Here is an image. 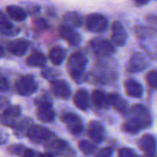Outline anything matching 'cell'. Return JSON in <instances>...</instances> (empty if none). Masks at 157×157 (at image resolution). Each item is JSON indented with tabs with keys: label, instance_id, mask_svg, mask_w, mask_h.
Here are the masks:
<instances>
[{
	"label": "cell",
	"instance_id": "obj_1",
	"mask_svg": "<svg viewBox=\"0 0 157 157\" xmlns=\"http://www.w3.org/2000/svg\"><path fill=\"white\" fill-rule=\"evenodd\" d=\"M87 58L81 52H74L67 61V71L73 80L77 83L82 81V77L87 66Z\"/></svg>",
	"mask_w": 157,
	"mask_h": 157
},
{
	"label": "cell",
	"instance_id": "obj_2",
	"mask_svg": "<svg viewBox=\"0 0 157 157\" xmlns=\"http://www.w3.org/2000/svg\"><path fill=\"white\" fill-rule=\"evenodd\" d=\"M45 149L47 150V153L55 156L74 157L75 155L74 148L66 141L62 139L50 140L45 144Z\"/></svg>",
	"mask_w": 157,
	"mask_h": 157
},
{
	"label": "cell",
	"instance_id": "obj_3",
	"mask_svg": "<svg viewBox=\"0 0 157 157\" xmlns=\"http://www.w3.org/2000/svg\"><path fill=\"white\" fill-rule=\"evenodd\" d=\"M38 84L35 81L34 77L30 75H26L20 76L16 84H15V90L19 96L28 97L34 94L37 91Z\"/></svg>",
	"mask_w": 157,
	"mask_h": 157
},
{
	"label": "cell",
	"instance_id": "obj_4",
	"mask_svg": "<svg viewBox=\"0 0 157 157\" xmlns=\"http://www.w3.org/2000/svg\"><path fill=\"white\" fill-rule=\"evenodd\" d=\"M109 21L103 15L93 13L86 18V28L88 31L93 33H102L107 30Z\"/></svg>",
	"mask_w": 157,
	"mask_h": 157
},
{
	"label": "cell",
	"instance_id": "obj_5",
	"mask_svg": "<svg viewBox=\"0 0 157 157\" xmlns=\"http://www.w3.org/2000/svg\"><path fill=\"white\" fill-rule=\"evenodd\" d=\"M53 133L47 128L40 125H32L28 132V138L34 144H41L49 142Z\"/></svg>",
	"mask_w": 157,
	"mask_h": 157
},
{
	"label": "cell",
	"instance_id": "obj_6",
	"mask_svg": "<svg viewBox=\"0 0 157 157\" xmlns=\"http://www.w3.org/2000/svg\"><path fill=\"white\" fill-rule=\"evenodd\" d=\"M90 46L96 54L103 57L110 56L115 52V47L113 44L103 38H94L90 40Z\"/></svg>",
	"mask_w": 157,
	"mask_h": 157
},
{
	"label": "cell",
	"instance_id": "obj_7",
	"mask_svg": "<svg viewBox=\"0 0 157 157\" xmlns=\"http://www.w3.org/2000/svg\"><path fill=\"white\" fill-rule=\"evenodd\" d=\"M131 112H132V118L136 120L140 123L143 129H147L152 125L153 122L152 117L149 111L147 110V109L143 105H139V104L134 105L132 108Z\"/></svg>",
	"mask_w": 157,
	"mask_h": 157
},
{
	"label": "cell",
	"instance_id": "obj_8",
	"mask_svg": "<svg viewBox=\"0 0 157 157\" xmlns=\"http://www.w3.org/2000/svg\"><path fill=\"white\" fill-rule=\"evenodd\" d=\"M62 121L73 135H79L83 132V122L78 115L67 112L62 116Z\"/></svg>",
	"mask_w": 157,
	"mask_h": 157
},
{
	"label": "cell",
	"instance_id": "obj_9",
	"mask_svg": "<svg viewBox=\"0 0 157 157\" xmlns=\"http://www.w3.org/2000/svg\"><path fill=\"white\" fill-rule=\"evenodd\" d=\"M148 66V62L145 56L141 52H134L127 63V71L132 74H136L144 71Z\"/></svg>",
	"mask_w": 157,
	"mask_h": 157
},
{
	"label": "cell",
	"instance_id": "obj_10",
	"mask_svg": "<svg viewBox=\"0 0 157 157\" xmlns=\"http://www.w3.org/2000/svg\"><path fill=\"white\" fill-rule=\"evenodd\" d=\"M21 113V109L18 106L6 107L1 114V123L4 126L14 128L17 124V119Z\"/></svg>",
	"mask_w": 157,
	"mask_h": 157
},
{
	"label": "cell",
	"instance_id": "obj_11",
	"mask_svg": "<svg viewBox=\"0 0 157 157\" xmlns=\"http://www.w3.org/2000/svg\"><path fill=\"white\" fill-rule=\"evenodd\" d=\"M138 143L140 149L145 154V155L155 156V155L156 154L157 143L156 139L154 135L144 134L140 138Z\"/></svg>",
	"mask_w": 157,
	"mask_h": 157
},
{
	"label": "cell",
	"instance_id": "obj_12",
	"mask_svg": "<svg viewBox=\"0 0 157 157\" xmlns=\"http://www.w3.org/2000/svg\"><path fill=\"white\" fill-rule=\"evenodd\" d=\"M29 47V41L25 39H16L6 43V51L15 56L24 55Z\"/></svg>",
	"mask_w": 157,
	"mask_h": 157
},
{
	"label": "cell",
	"instance_id": "obj_13",
	"mask_svg": "<svg viewBox=\"0 0 157 157\" xmlns=\"http://www.w3.org/2000/svg\"><path fill=\"white\" fill-rule=\"evenodd\" d=\"M111 39L113 43L119 47L125 45L127 40V32L123 25L119 21H114L111 26Z\"/></svg>",
	"mask_w": 157,
	"mask_h": 157
},
{
	"label": "cell",
	"instance_id": "obj_14",
	"mask_svg": "<svg viewBox=\"0 0 157 157\" xmlns=\"http://www.w3.org/2000/svg\"><path fill=\"white\" fill-rule=\"evenodd\" d=\"M87 134H88V137L94 143L101 144L105 140L106 132H105L103 125L100 122L97 121H92L88 125Z\"/></svg>",
	"mask_w": 157,
	"mask_h": 157
},
{
	"label": "cell",
	"instance_id": "obj_15",
	"mask_svg": "<svg viewBox=\"0 0 157 157\" xmlns=\"http://www.w3.org/2000/svg\"><path fill=\"white\" fill-rule=\"evenodd\" d=\"M51 91L52 93L63 99H67L71 96V88L70 86L63 80H53L51 82Z\"/></svg>",
	"mask_w": 157,
	"mask_h": 157
},
{
	"label": "cell",
	"instance_id": "obj_16",
	"mask_svg": "<svg viewBox=\"0 0 157 157\" xmlns=\"http://www.w3.org/2000/svg\"><path fill=\"white\" fill-rule=\"evenodd\" d=\"M59 34L60 37L65 41H67L71 46H77L82 40L80 34L76 30L65 25L62 26L59 29Z\"/></svg>",
	"mask_w": 157,
	"mask_h": 157
},
{
	"label": "cell",
	"instance_id": "obj_17",
	"mask_svg": "<svg viewBox=\"0 0 157 157\" xmlns=\"http://www.w3.org/2000/svg\"><path fill=\"white\" fill-rule=\"evenodd\" d=\"M74 103L77 109L83 111H86L90 108V98L88 92L84 89H78L74 95Z\"/></svg>",
	"mask_w": 157,
	"mask_h": 157
},
{
	"label": "cell",
	"instance_id": "obj_18",
	"mask_svg": "<svg viewBox=\"0 0 157 157\" xmlns=\"http://www.w3.org/2000/svg\"><path fill=\"white\" fill-rule=\"evenodd\" d=\"M36 116L39 121L44 123H50L53 121L55 118V113L52 109V105L51 104H45V105H40L38 106L37 111H36Z\"/></svg>",
	"mask_w": 157,
	"mask_h": 157
},
{
	"label": "cell",
	"instance_id": "obj_19",
	"mask_svg": "<svg viewBox=\"0 0 157 157\" xmlns=\"http://www.w3.org/2000/svg\"><path fill=\"white\" fill-rule=\"evenodd\" d=\"M124 87H125L126 94L131 98H139L143 96V91H144L143 86L135 79L132 78L127 79L124 83Z\"/></svg>",
	"mask_w": 157,
	"mask_h": 157
},
{
	"label": "cell",
	"instance_id": "obj_20",
	"mask_svg": "<svg viewBox=\"0 0 157 157\" xmlns=\"http://www.w3.org/2000/svg\"><path fill=\"white\" fill-rule=\"evenodd\" d=\"M109 100L110 106L121 114H127L129 111L127 102L118 94H109Z\"/></svg>",
	"mask_w": 157,
	"mask_h": 157
},
{
	"label": "cell",
	"instance_id": "obj_21",
	"mask_svg": "<svg viewBox=\"0 0 157 157\" xmlns=\"http://www.w3.org/2000/svg\"><path fill=\"white\" fill-rule=\"evenodd\" d=\"M0 33L5 36H15L19 33L18 28L15 27L3 12L0 14Z\"/></svg>",
	"mask_w": 157,
	"mask_h": 157
},
{
	"label": "cell",
	"instance_id": "obj_22",
	"mask_svg": "<svg viewBox=\"0 0 157 157\" xmlns=\"http://www.w3.org/2000/svg\"><path fill=\"white\" fill-rule=\"evenodd\" d=\"M63 21L65 26L75 29L79 28L83 24V17L75 11L67 12L63 16Z\"/></svg>",
	"mask_w": 157,
	"mask_h": 157
},
{
	"label": "cell",
	"instance_id": "obj_23",
	"mask_svg": "<svg viewBox=\"0 0 157 157\" xmlns=\"http://www.w3.org/2000/svg\"><path fill=\"white\" fill-rule=\"evenodd\" d=\"M92 101L93 103L99 109H107L110 107L109 100V95L105 94L101 90H94L92 93Z\"/></svg>",
	"mask_w": 157,
	"mask_h": 157
},
{
	"label": "cell",
	"instance_id": "obj_24",
	"mask_svg": "<svg viewBox=\"0 0 157 157\" xmlns=\"http://www.w3.org/2000/svg\"><path fill=\"white\" fill-rule=\"evenodd\" d=\"M66 58V51L61 46H54L49 52V59L54 65L61 64Z\"/></svg>",
	"mask_w": 157,
	"mask_h": 157
},
{
	"label": "cell",
	"instance_id": "obj_25",
	"mask_svg": "<svg viewBox=\"0 0 157 157\" xmlns=\"http://www.w3.org/2000/svg\"><path fill=\"white\" fill-rule=\"evenodd\" d=\"M26 63L30 67H42L46 63V57L41 52L34 51L26 59Z\"/></svg>",
	"mask_w": 157,
	"mask_h": 157
},
{
	"label": "cell",
	"instance_id": "obj_26",
	"mask_svg": "<svg viewBox=\"0 0 157 157\" xmlns=\"http://www.w3.org/2000/svg\"><path fill=\"white\" fill-rule=\"evenodd\" d=\"M32 125H33V123H32V121L30 119L24 118L20 121L17 122L16 126L13 128L14 129V133L16 134L17 137L21 138V137L28 134V132H29V128Z\"/></svg>",
	"mask_w": 157,
	"mask_h": 157
},
{
	"label": "cell",
	"instance_id": "obj_27",
	"mask_svg": "<svg viewBox=\"0 0 157 157\" xmlns=\"http://www.w3.org/2000/svg\"><path fill=\"white\" fill-rule=\"evenodd\" d=\"M6 12L7 16L15 21H24L27 17V13L17 6H7Z\"/></svg>",
	"mask_w": 157,
	"mask_h": 157
},
{
	"label": "cell",
	"instance_id": "obj_28",
	"mask_svg": "<svg viewBox=\"0 0 157 157\" xmlns=\"http://www.w3.org/2000/svg\"><path fill=\"white\" fill-rule=\"evenodd\" d=\"M121 129H122V131L124 132H126L128 134L135 135V134H138L143 128L136 120L132 118V119H130V120L123 122V124L121 126Z\"/></svg>",
	"mask_w": 157,
	"mask_h": 157
},
{
	"label": "cell",
	"instance_id": "obj_29",
	"mask_svg": "<svg viewBox=\"0 0 157 157\" xmlns=\"http://www.w3.org/2000/svg\"><path fill=\"white\" fill-rule=\"evenodd\" d=\"M78 147L81 150V152L84 154V155H86V156H90V155H94L96 152L95 144H93L92 143H90L86 140H83V141L79 142Z\"/></svg>",
	"mask_w": 157,
	"mask_h": 157
},
{
	"label": "cell",
	"instance_id": "obj_30",
	"mask_svg": "<svg viewBox=\"0 0 157 157\" xmlns=\"http://www.w3.org/2000/svg\"><path fill=\"white\" fill-rule=\"evenodd\" d=\"M26 149L27 148L25 146H23L22 144H13L6 148V150L9 154H11L13 155H19V156H22V155L24 154Z\"/></svg>",
	"mask_w": 157,
	"mask_h": 157
},
{
	"label": "cell",
	"instance_id": "obj_31",
	"mask_svg": "<svg viewBox=\"0 0 157 157\" xmlns=\"http://www.w3.org/2000/svg\"><path fill=\"white\" fill-rule=\"evenodd\" d=\"M146 81L152 88L157 89V70H152L148 72L146 75Z\"/></svg>",
	"mask_w": 157,
	"mask_h": 157
},
{
	"label": "cell",
	"instance_id": "obj_32",
	"mask_svg": "<svg viewBox=\"0 0 157 157\" xmlns=\"http://www.w3.org/2000/svg\"><path fill=\"white\" fill-rule=\"evenodd\" d=\"M57 75H58V72L53 70V69H51V68H46V69H43L41 71L42 77H44L48 80H51V81L56 80Z\"/></svg>",
	"mask_w": 157,
	"mask_h": 157
},
{
	"label": "cell",
	"instance_id": "obj_33",
	"mask_svg": "<svg viewBox=\"0 0 157 157\" xmlns=\"http://www.w3.org/2000/svg\"><path fill=\"white\" fill-rule=\"evenodd\" d=\"M118 157H138V155L132 149L128 147H123L120 149L118 153Z\"/></svg>",
	"mask_w": 157,
	"mask_h": 157
},
{
	"label": "cell",
	"instance_id": "obj_34",
	"mask_svg": "<svg viewBox=\"0 0 157 157\" xmlns=\"http://www.w3.org/2000/svg\"><path fill=\"white\" fill-rule=\"evenodd\" d=\"M36 105L40 106V105H45V104H51L52 105V101L51 99V98L47 95H42L40 97H39L36 100H35Z\"/></svg>",
	"mask_w": 157,
	"mask_h": 157
},
{
	"label": "cell",
	"instance_id": "obj_35",
	"mask_svg": "<svg viewBox=\"0 0 157 157\" xmlns=\"http://www.w3.org/2000/svg\"><path fill=\"white\" fill-rule=\"evenodd\" d=\"M33 24L35 26L36 29H48V23L45 19L43 18H36L34 21H33Z\"/></svg>",
	"mask_w": 157,
	"mask_h": 157
},
{
	"label": "cell",
	"instance_id": "obj_36",
	"mask_svg": "<svg viewBox=\"0 0 157 157\" xmlns=\"http://www.w3.org/2000/svg\"><path fill=\"white\" fill-rule=\"evenodd\" d=\"M113 154V151L111 148H109V147H106V148H103L101 150H99L97 154L95 157H111Z\"/></svg>",
	"mask_w": 157,
	"mask_h": 157
},
{
	"label": "cell",
	"instance_id": "obj_37",
	"mask_svg": "<svg viewBox=\"0 0 157 157\" xmlns=\"http://www.w3.org/2000/svg\"><path fill=\"white\" fill-rule=\"evenodd\" d=\"M147 19H148L149 25L151 27V29L157 31V16L151 15L147 17Z\"/></svg>",
	"mask_w": 157,
	"mask_h": 157
},
{
	"label": "cell",
	"instance_id": "obj_38",
	"mask_svg": "<svg viewBox=\"0 0 157 157\" xmlns=\"http://www.w3.org/2000/svg\"><path fill=\"white\" fill-rule=\"evenodd\" d=\"M8 88H9V86H8L7 80L4 76H2L1 77V84H0V89H1V91L2 92H6Z\"/></svg>",
	"mask_w": 157,
	"mask_h": 157
},
{
	"label": "cell",
	"instance_id": "obj_39",
	"mask_svg": "<svg viewBox=\"0 0 157 157\" xmlns=\"http://www.w3.org/2000/svg\"><path fill=\"white\" fill-rule=\"evenodd\" d=\"M38 155H39V153H36L32 149H28L27 148L21 157H38Z\"/></svg>",
	"mask_w": 157,
	"mask_h": 157
},
{
	"label": "cell",
	"instance_id": "obj_40",
	"mask_svg": "<svg viewBox=\"0 0 157 157\" xmlns=\"http://www.w3.org/2000/svg\"><path fill=\"white\" fill-rule=\"evenodd\" d=\"M39 10H40V7L37 6H29V7H28V11L31 14V15H33V14H36L37 12H39Z\"/></svg>",
	"mask_w": 157,
	"mask_h": 157
},
{
	"label": "cell",
	"instance_id": "obj_41",
	"mask_svg": "<svg viewBox=\"0 0 157 157\" xmlns=\"http://www.w3.org/2000/svg\"><path fill=\"white\" fill-rule=\"evenodd\" d=\"M133 1H134L135 4L138 5V6H144V5H146L147 3H149L150 0H133Z\"/></svg>",
	"mask_w": 157,
	"mask_h": 157
},
{
	"label": "cell",
	"instance_id": "obj_42",
	"mask_svg": "<svg viewBox=\"0 0 157 157\" xmlns=\"http://www.w3.org/2000/svg\"><path fill=\"white\" fill-rule=\"evenodd\" d=\"M38 157H53V155L50 153H43V154H39Z\"/></svg>",
	"mask_w": 157,
	"mask_h": 157
},
{
	"label": "cell",
	"instance_id": "obj_43",
	"mask_svg": "<svg viewBox=\"0 0 157 157\" xmlns=\"http://www.w3.org/2000/svg\"><path fill=\"white\" fill-rule=\"evenodd\" d=\"M146 156H147V155H146ZM147 157H154V156H147Z\"/></svg>",
	"mask_w": 157,
	"mask_h": 157
}]
</instances>
